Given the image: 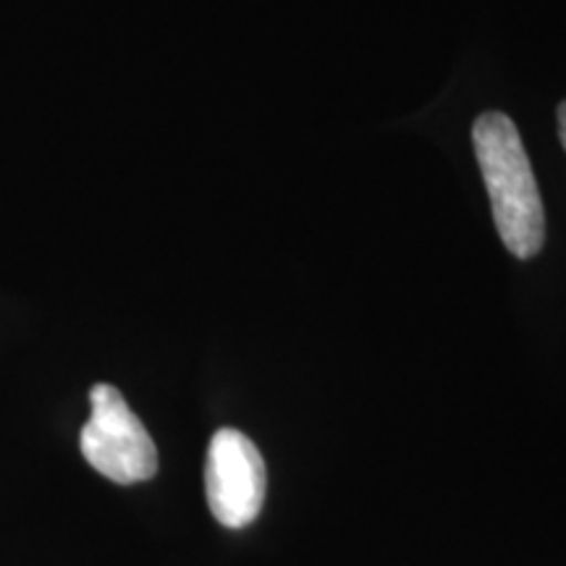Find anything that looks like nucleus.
Instances as JSON below:
<instances>
[{
    "instance_id": "20e7f679",
    "label": "nucleus",
    "mask_w": 566,
    "mask_h": 566,
    "mask_svg": "<svg viewBox=\"0 0 566 566\" xmlns=\"http://www.w3.org/2000/svg\"><path fill=\"white\" fill-rule=\"evenodd\" d=\"M558 134H562V145L566 150V101L562 103V108H558Z\"/></svg>"
},
{
    "instance_id": "7ed1b4c3",
    "label": "nucleus",
    "mask_w": 566,
    "mask_h": 566,
    "mask_svg": "<svg viewBox=\"0 0 566 566\" xmlns=\"http://www.w3.org/2000/svg\"><path fill=\"white\" fill-rule=\"evenodd\" d=\"M265 491L268 472L258 446L242 430H218L205 462V495L212 516L223 527H247L263 512Z\"/></svg>"
},
{
    "instance_id": "f03ea898",
    "label": "nucleus",
    "mask_w": 566,
    "mask_h": 566,
    "mask_svg": "<svg viewBox=\"0 0 566 566\" xmlns=\"http://www.w3.org/2000/svg\"><path fill=\"white\" fill-rule=\"evenodd\" d=\"M82 457L111 483H145L158 472V449L124 394L111 384L90 391V420L80 436Z\"/></svg>"
},
{
    "instance_id": "f257e3e1",
    "label": "nucleus",
    "mask_w": 566,
    "mask_h": 566,
    "mask_svg": "<svg viewBox=\"0 0 566 566\" xmlns=\"http://www.w3.org/2000/svg\"><path fill=\"white\" fill-rule=\"evenodd\" d=\"M472 142L501 242L514 258H535L546 242V212L520 132L504 113H483Z\"/></svg>"
}]
</instances>
